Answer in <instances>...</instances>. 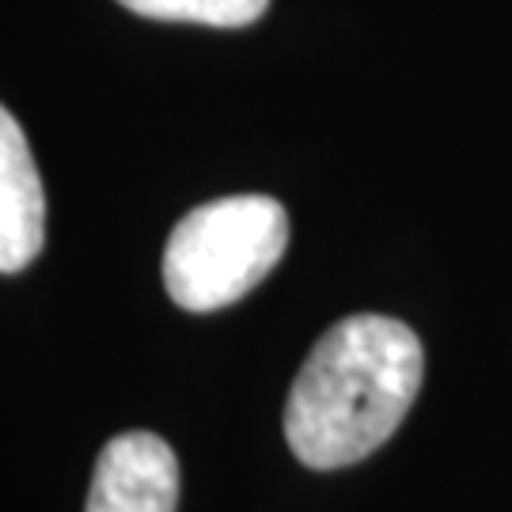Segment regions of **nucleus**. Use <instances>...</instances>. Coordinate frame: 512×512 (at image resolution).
Instances as JSON below:
<instances>
[{"instance_id":"obj_1","label":"nucleus","mask_w":512,"mask_h":512,"mask_svg":"<svg viewBox=\"0 0 512 512\" xmlns=\"http://www.w3.org/2000/svg\"><path fill=\"white\" fill-rule=\"evenodd\" d=\"M418 334L387 315H349L315 342L285 403V440L311 471L372 456L421 391Z\"/></svg>"},{"instance_id":"obj_3","label":"nucleus","mask_w":512,"mask_h":512,"mask_svg":"<svg viewBox=\"0 0 512 512\" xmlns=\"http://www.w3.org/2000/svg\"><path fill=\"white\" fill-rule=\"evenodd\" d=\"M179 459L156 433H118L99 452L88 512H175Z\"/></svg>"},{"instance_id":"obj_4","label":"nucleus","mask_w":512,"mask_h":512,"mask_svg":"<svg viewBox=\"0 0 512 512\" xmlns=\"http://www.w3.org/2000/svg\"><path fill=\"white\" fill-rule=\"evenodd\" d=\"M46 243V190L27 133L0 107V274L31 266Z\"/></svg>"},{"instance_id":"obj_2","label":"nucleus","mask_w":512,"mask_h":512,"mask_svg":"<svg viewBox=\"0 0 512 512\" xmlns=\"http://www.w3.org/2000/svg\"><path fill=\"white\" fill-rule=\"evenodd\" d=\"M289 247V213L266 194H232L190 209L164 247L167 296L183 311L236 304Z\"/></svg>"},{"instance_id":"obj_5","label":"nucleus","mask_w":512,"mask_h":512,"mask_svg":"<svg viewBox=\"0 0 512 512\" xmlns=\"http://www.w3.org/2000/svg\"><path fill=\"white\" fill-rule=\"evenodd\" d=\"M118 4L145 19H175L205 27H247L270 8V0H118Z\"/></svg>"}]
</instances>
